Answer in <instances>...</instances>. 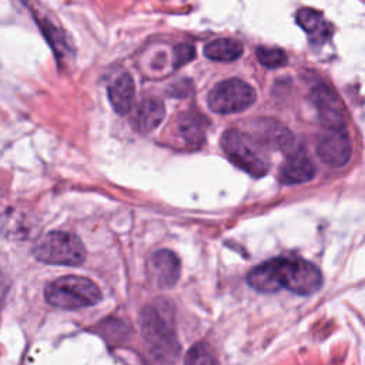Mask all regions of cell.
Returning a JSON list of instances; mask_svg holds the SVG:
<instances>
[{
  "label": "cell",
  "mask_w": 365,
  "mask_h": 365,
  "mask_svg": "<svg viewBox=\"0 0 365 365\" xmlns=\"http://www.w3.org/2000/svg\"><path fill=\"white\" fill-rule=\"evenodd\" d=\"M258 292H278L285 288L298 295H311L322 287L319 269L301 258H274L257 265L247 277Z\"/></svg>",
  "instance_id": "6da1fadb"
},
{
  "label": "cell",
  "mask_w": 365,
  "mask_h": 365,
  "mask_svg": "<svg viewBox=\"0 0 365 365\" xmlns=\"http://www.w3.org/2000/svg\"><path fill=\"white\" fill-rule=\"evenodd\" d=\"M173 311L168 302H155L141 309L140 324L144 341L153 356L165 364H173L178 358L180 344L174 332Z\"/></svg>",
  "instance_id": "7a4b0ae2"
},
{
  "label": "cell",
  "mask_w": 365,
  "mask_h": 365,
  "mask_svg": "<svg viewBox=\"0 0 365 365\" xmlns=\"http://www.w3.org/2000/svg\"><path fill=\"white\" fill-rule=\"evenodd\" d=\"M221 148L231 163L252 177H262L269 170V160L264 145L241 130H227L221 137Z\"/></svg>",
  "instance_id": "3957f363"
},
{
  "label": "cell",
  "mask_w": 365,
  "mask_h": 365,
  "mask_svg": "<svg viewBox=\"0 0 365 365\" xmlns=\"http://www.w3.org/2000/svg\"><path fill=\"white\" fill-rule=\"evenodd\" d=\"M44 298L54 308L80 309L100 302L101 291L86 277L66 275L47 284Z\"/></svg>",
  "instance_id": "277c9868"
},
{
  "label": "cell",
  "mask_w": 365,
  "mask_h": 365,
  "mask_svg": "<svg viewBox=\"0 0 365 365\" xmlns=\"http://www.w3.org/2000/svg\"><path fill=\"white\" fill-rule=\"evenodd\" d=\"M33 255L44 264L77 267L86 259V248L81 240L71 232L51 231L38 240Z\"/></svg>",
  "instance_id": "5b68a950"
},
{
  "label": "cell",
  "mask_w": 365,
  "mask_h": 365,
  "mask_svg": "<svg viewBox=\"0 0 365 365\" xmlns=\"http://www.w3.org/2000/svg\"><path fill=\"white\" fill-rule=\"evenodd\" d=\"M257 98L255 90L240 78L218 83L208 94V107L218 114H234L247 110Z\"/></svg>",
  "instance_id": "8992f818"
},
{
  "label": "cell",
  "mask_w": 365,
  "mask_h": 365,
  "mask_svg": "<svg viewBox=\"0 0 365 365\" xmlns=\"http://www.w3.org/2000/svg\"><path fill=\"white\" fill-rule=\"evenodd\" d=\"M311 98L318 113L319 123L329 131H339L345 128V110L336 93L328 86H317Z\"/></svg>",
  "instance_id": "52a82bcc"
},
{
  "label": "cell",
  "mask_w": 365,
  "mask_h": 365,
  "mask_svg": "<svg viewBox=\"0 0 365 365\" xmlns=\"http://www.w3.org/2000/svg\"><path fill=\"white\" fill-rule=\"evenodd\" d=\"M317 153L327 165L342 167L349 161L352 154L351 140L344 130L329 131L318 141Z\"/></svg>",
  "instance_id": "ba28073f"
},
{
  "label": "cell",
  "mask_w": 365,
  "mask_h": 365,
  "mask_svg": "<svg viewBox=\"0 0 365 365\" xmlns=\"http://www.w3.org/2000/svg\"><path fill=\"white\" fill-rule=\"evenodd\" d=\"M312 160L301 148H292L287 153L285 161L279 168V180L282 184L295 185L309 181L315 175Z\"/></svg>",
  "instance_id": "9c48e42d"
},
{
  "label": "cell",
  "mask_w": 365,
  "mask_h": 365,
  "mask_svg": "<svg viewBox=\"0 0 365 365\" xmlns=\"http://www.w3.org/2000/svg\"><path fill=\"white\" fill-rule=\"evenodd\" d=\"M151 274L154 282L160 288H170L173 287L181 272V264L178 257L170 250H158L150 258Z\"/></svg>",
  "instance_id": "30bf717a"
},
{
  "label": "cell",
  "mask_w": 365,
  "mask_h": 365,
  "mask_svg": "<svg viewBox=\"0 0 365 365\" xmlns=\"http://www.w3.org/2000/svg\"><path fill=\"white\" fill-rule=\"evenodd\" d=\"M165 117L164 104L154 97L144 98L134 110L131 117L133 127L143 134L154 131Z\"/></svg>",
  "instance_id": "8fae6325"
},
{
  "label": "cell",
  "mask_w": 365,
  "mask_h": 365,
  "mask_svg": "<svg viewBox=\"0 0 365 365\" xmlns=\"http://www.w3.org/2000/svg\"><path fill=\"white\" fill-rule=\"evenodd\" d=\"M135 86L130 74L118 76L108 87V100L117 114H127L134 103Z\"/></svg>",
  "instance_id": "7c38bea8"
},
{
  "label": "cell",
  "mask_w": 365,
  "mask_h": 365,
  "mask_svg": "<svg viewBox=\"0 0 365 365\" xmlns=\"http://www.w3.org/2000/svg\"><path fill=\"white\" fill-rule=\"evenodd\" d=\"M258 135L259 137L257 140L262 145H271L277 150H284L287 153L295 148L292 134L275 120H261L258 125Z\"/></svg>",
  "instance_id": "4fadbf2b"
},
{
  "label": "cell",
  "mask_w": 365,
  "mask_h": 365,
  "mask_svg": "<svg viewBox=\"0 0 365 365\" xmlns=\"http://www.w3.org/2000/svg\"><path fill=\"white\" fill-rule=\"evenodd\" d=\"M178 131L190 145H200L205 138L207 118L197 111H185L178 117Z\"/></svg>",
  "instance_id": "5bb4252c"
},
{
  "label": "cell",
  "mask_w": 365,
  "mask_h": 365,
  "mask_svg": "<svg viewBox=\"0 0 365 365\" xmlns=\"http://www.w3.org/2000/svg\"><path fill=\"white\" fill-rule=\"evenodd\" d=\"M242 51V43L235 38H215L204 47V56L212 61H234Z\"/></svg>",
  "instance_id": "9a60e30c"
},
{
  "label": "cell",
  "mask_w": 365,
  "mask_h": 365,
  "mask_svg": "<svg viewBox=\"0 0 365 365\" xmlns=\"http://www.w3.org/2000/svg\"><path fill=\"white\" fill-rule=\"evenodd\" d=\"M297 21L298 24L311 36L327 37L329 34V26L324 20L322 14L312 9H301L297 13Z\"/></svg>",
  "instance_id": "2e32d148"
},
{
  "label": "cell",
  "mask_w": 365,
  "mask_h": 365,
  "mask_svg": "<svg viewBox=\"0 0 365 365\" xmlns=\"http://www.w3.org/2000/svg\"><path fill=\"white\" fill-rule=\"evenodd\" d=\"M184 365H217V358L210 345L198 342L185 354Z\"/></svg>",
  "instance_id": "e0dca14e"
},
{
  "label": "cell",
  "mask_w": 365,
  "mask_h": 365,
  "mask_svg": "<svg viewBox=\"0 0 365 365\" xmlns=\"http://www.w3.org/2000/svg\"><path fill=\"white\" fill-rule=\"evenodd\" d=\"M258 61L268 68H277L287 63V54L281 48L275 47H258L257 51Z\"/></svg>",
  "instance_id": "ac0fdd59"
},
{
  "label": "cell",
  "mask_w": 365,
  "mask_h": 365,
  "mask_svg": "<svg viewBox=\"0 0 365 365\" xmlns=\"http://www.w3.org/2000/svg\"><path fill=\"white\" fill-rule=\"evenodd\" d=\"M174 56H175L174 66L180 67V66H184V64H187L188 61H191L194 58L195 50H194V47L191 44H187V43L178 44L175 47V50H174Z\"/></svg>",
  "instance_id": "d6986e66"
},
{
  "label": "cell",
  "mask_w": 365,
  "mask_h": 365,
  "mask_svg": "<svg viewBox=\"0 0 365 365\" xmlns=\"http://www.w3.org/2000/svg\"><path fill=\"white\" fill-rule=\"evenodd\" d=\"M7 292V284H6V277L0 272V304L3 302L4 297Z\"/></svg>",
  "instance_id": "ffe728a7"
}]
</instances>
